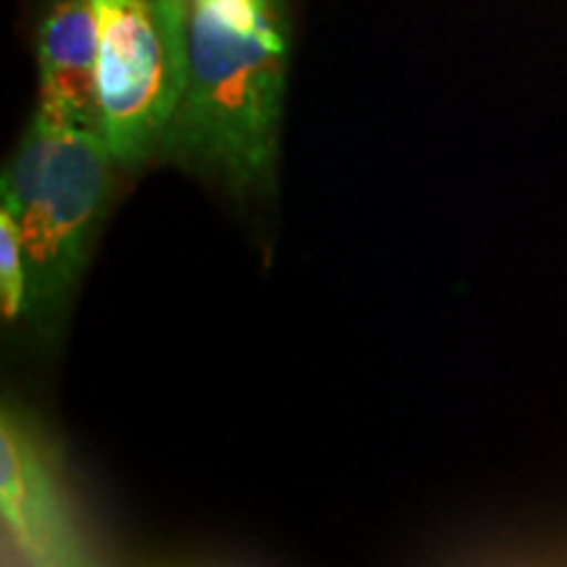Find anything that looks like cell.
Masks as SVG:
<instances>
[{
	"instance_id": "obj_1",
	"label": "cell",
	"mask_w": 567,
	"mask_h": 567,
	"mask_svg": "<svg viewBox=\"0 0 567 567\" xmlns=\"http://www.w3.org/2000/svg\"><path fill=\"white\" fill-rule=\"evenodd\" d=\"M281 0H189V74L163 142L234 193L271 182L287 90Z\"/></svg>"
},
{
	"instance_id": "obj_2",
	"label": "cell",
	"mask_w": 567,
	"mask_h": 567,
	"mask_svg": "<svg viewBox=\"0 0 567 567\" xmlns=\"http://www.w3.org/2000/svg\"><path fill=\"white\" fill-rule=\"evenodd\" d=\"M113 155L101 132L38 109L3 174V208L27 268V321L51 331L80 284L111 197Z\"/></svg>"
},
{
	"instance_id": "obj_3",
	"label": "cell",
	"mask_w": 567,
	"mask_h": 567,
	"mask_svg": "<svg viewBox=\"0 0 567 567\" xmlns=\"http://www.w3.org/2000/svg\"><path fill=\"white\" fill-rule=\"evenodd\" d=\"M101 19L103 140L113 161L137 166L163 147L189 74V0H95Z\"/></svg>"
},
{
	"instance_id": "obj_4",
	"label": "cell",
	"mask_w": 567,
	"mask_h": 567,
	"mask_svg": "<svg viewBox=\"0 0 567 567\" xmlns=\"http://www.w3.org/2000/svg\"><path fill=\"white\" fill-rule=\"evenodd\" d=\"M0 505L6 530L40 567H84L53 444L17 405L0 421Z\"/></svg>"
},
{
	"instance_id": "obj_5",
	"label": "cell",
	"mask_w": 567,
	"mask_h": 567,
	"mask_svg": "<svg viewBox=\"0 0 567 567\" xmlns=\"http://www.w3.org/2000/svg\"><path fill=\"white\" fill-rule=\"evenodd\" d=\"M40 105L63 122L101 132L97 63L101 19L95 0H59L40 27Z\"/></svg>"
},
{
	"instance_id": "obj_6",
	"label": "cell",
	"mask_w": 567,
	"mask_h": 567,
	"mask_svg": "<svg viewBox=\"0 0 567 567\" xmlns=\"http://www.w3.org/2000/svg\"><path fill=\"white\" fill-rule=\"evenodd\" d=\"M0 305H3V316L9 318V321H17L19 316H24V252H21L17 226H13L11 216L6 210H0Z\"/></svg>"
}]
</instances>
